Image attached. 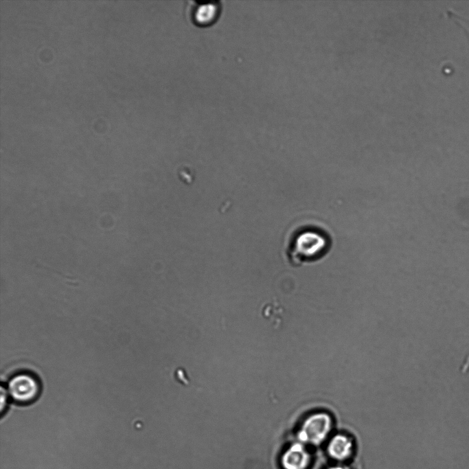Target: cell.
Returning a JSON list of instances; mask_svg holds the SVG:
<instances>
[{
    "instance_id": "6da1fadb",
    "label": "cell",
    "mask_w": 469,
    "mask_h": 469,
    "mask_svg": "<svg viewBox=\"0 0 469 469\" xmlns=\"http://www.w3.org/2000/svg\"><path fill=\"white\" fill-rule=\"evenodd\" d=\"M328 245V238L318 228L299 227L288 235L285 258L291 266H299L323 257Z\"/></svg>"
},
{
    "instance_id": "7a4b0ae2",
    "label": "cell",
    "mask_w": 469,
    "mask_h": 469,
    "mask_svg": "<svg viewBox=\"0 0 469 469\" xmlns=\"http://www.w3.org/2000/svg\"><path fill=\"white\" fill-rule=\"evenodd\" d=\"M334 418L324 410L308 414L302 420L298 431L299 441L308 446H317L327 442L332 436Z\"/></svg>"
},
{
    "instance_id": "3957f363",
    "label": "cell",
    "mask_w": 469,
    "mask_h": 469,
    "mask_svg": "<svg viewBox=\"0 0 469 469\" xmlns=\"http://www.w3.org/2000/svg\"><path fill=\"white\" fill-rule=\"evenodd\" d=\"M11 399L19 404H29L40 395L41 386L37 376L30 372L18 373L9 380L5 387Z\"/></svg>"
},
{
    "instance_id": "277c9868",
    "label": "cell",
    "mask_w": 469,
    "mask_h": 469,
    "mask_svg": "<svg viewBox=\"0 0 469 469\" xmlns=\"http://www.w3.org/2000/svg\"><path fill=\"white\" fill-rule=\"evenodd\" d=\"M221 1L201 2L189 1L186 5L188 20L198 27H208L216 23L222 13Z\"/></svg>"
},
{
    "instance_id": "5b68a950",
    "label": "cell",
    "mask_w": 469,
    "mask_h": 469,
    "mask_svg": "<svg viewBox=\"0 0 469 469\" xmlns=\"http://www.w3.org/2000/svg\"><path fill=\"white\" fill-rule=\"evenodd\" d=\"M354 443L352 437L343 433H338L327 441L326 451L328 456L337 461H344L352 456Z\"/></svg>"
},
{
    "instance_id": "8992f818",
    "label": "cell",
    "mask_w": 469,
    "mask_h": 469,
    "mask_svg": "<svg viewBox=\"0 0 469 469\" xmlns=\"http://www.w3.org/2000/svg\"><path fill=\"white\" fill-rule=\"evenodd\" d=\"M311 461L308 446L299 441L291 445L284 457L286 469H307Z\"/></svg>"
},
{
    "instance_id": "52a82bcc",
    "label": "cell",
    "mask_w": 469,
    "mask_h": 469,
    "mask_svg": "<svg viewBox=\"0 0 469 469\" xmlns=\"http://www.w3.org/2000/svg\"><path fill=\"white\" fill-rule=\"evenodd\" d=\"M8 393L7 391L6 388H4L3 386H1V409H0V413L2 415L7 407L8 402V398H9Z\"/></svg>"
},
{
    "instance_id": "ba28073f",
    "label": "cell",
    "mask_w": 469,
    "mask_h": 469,
    "mask_svg": "<svg viewBox=\"0 0 469 469\" xmlns=\"http://www.w3.org/2000/svg\"><path fill=\"white\" fill-rule=\"evenodd\" d=\"M448 14L450 17L453 16V18L455 19L456 20L461 23L464 25V27L469 29V18L461 16L459 14L455 12L454 11H452V10H448Z\"/></svg>"
},
{
    "instance_id": "9c48e42d",
    "label": "cell",
    "mask_w": 469,
    "mask_h": 469,
    "mask_svg": "<svg viewBox=\"0 0 469 469\" xmlns=\"http://www.w3.org/2000/svg\"><path fill=\"white\" fill-rule=\"evenodd\" d=\"M325 469H350L345 466L340 465V464H336L334 466H331Z\"/></svg>"
}]
</instances>
